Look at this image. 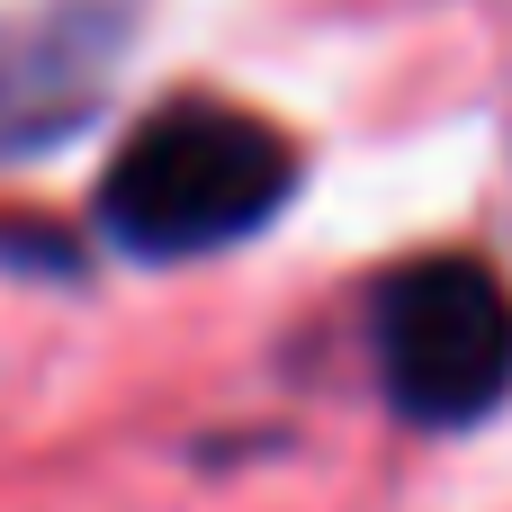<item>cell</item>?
Masks as SVG:
<instances>
[{
	"mask_svg": "<svg viewBox=\"0 0 512 512\" xmlns=\"http://www.w3.org/2000/svg\"><path fill=\"white\" fill-rule=\"evenodd\" d=\"M144 0H18L0 9V162L63 153L117 99Z\"/></svg>",
	"mask_w": 512,
	"mask_h": 512,
	"instance_id": "obj_3",
	"label": "cell"
},
{
	"mask_svg": "<svg viewBox=\"0 0 512 512\" xmlns=\"http://www.w3.org/2000/svg\"><path fill=\"white\" fill-rule=\"evenodd\" d=\"M288 198H297V144L270 117L171 99L108 153L99 234L144 270H180V261H216L252 243L261 225H279Z\"/></svg>",
	"mask_w": 512,
	"mask_h": 512,
	"instance_id": "obj_1",
	"label": "cell"
},
{
	"mask_svg": "<svg viewBox=\"0 0 512 512\" xmlns=\"http://www.w3.org/2000/svg\"><path fill=\"white\" fill-rule=\"evenodd\" d=\"M369 333L387 405L423 432H468L512 396V297L486 261H405Z\"/></svg>",
	"mask_w": 512,
	"mask_h": 512,
	"instance_id": "obj_2",
	"label": "cell"
}]
</instances>
